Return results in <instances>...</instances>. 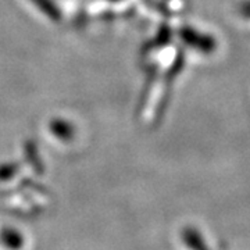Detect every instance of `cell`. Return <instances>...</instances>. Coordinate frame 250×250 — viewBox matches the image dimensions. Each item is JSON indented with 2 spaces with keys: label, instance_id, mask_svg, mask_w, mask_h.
<instances>
[{
  "label": "cell",
  "instance_id": "cell-1",
  "mask_svg": "<svg viewBox=\"0 0 250 250\" xmlns=\"http://www.w3.org/2000/svg\"><path fill=\"white\" fill-rule=\"evenodd\" d=\"M24 236L14 228H3L0 231V243L10 250H20L24 246Z\"/></svg>",
  "mask_w": 250,
  "mask_h": 250
},
{
  "label": "cell",
  "instance_id": "cell-2",
  "mask_svg": "<svg viewBox=\"0 0 250 250\" xmlns=\"http://www.w3.org/2000/svg\"><path fill=\"white\" fill-rule=\"evenodd\" d=\"M182 239L187 243L188 248H190L192 250H206V246L203 242L199 239V233L190 228H187L184 232H182Z\"/></svg>",
  "mask_w": 250,
  "mask_h": 250
}]
</instances>
